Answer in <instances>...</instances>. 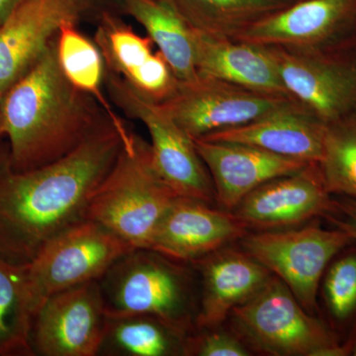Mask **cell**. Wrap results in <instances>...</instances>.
Segmentation results:
<instances>
[{"instance_id":"cell-32","label":"cell","mask_w":356,"mask_h":356,"mask_svg":"<svg viewBox=\"0 0 356 356\" xmlns=\"http://www.w3.org/2000/svg\"><path fill=\"white\" fill-rule=\"evenodd\" d=\"M341 355L356 356V332L355 336L341 343Z\"/></svg>"},{"instance_id":"cell-30","label":"cell","mask_w":356,"mask_h":356,"mask_svg":"<svg viewBox=\"0 0 356 356\" xmlns=\"http://www.w3.org/2000/svg\"><path fill=\"white\" fill-rule=\"evenodd\" d=\"M90 13V17L98 18L103 13H113L125 15L126 0H86Z\"/></svg>"},{"instance_id":"cell-5","label":"cell","mask_w":356,"mask_h":356,"mask_svg":"<svg viewBox=\"0 0 356 356\" xmlns=\"http://www.w3.org/2000/svg\"><path fill=\"white\" fill-rule=\"evenodd\" d=\"M226 323L252 355L339 356V337L322 318L309 314L274 275L234 309Z\"/></svg>"},{"instance_id":"cell-34","label":"cell","mask_w":356,"mask_h":356,"mask_svg":"<svg viewBox=\"0 0 356 356\" xmlns=\"http://www.w3.org/2000/svg\"><path fill=\"white\" fill-rule=\"evenodd\" d=\"M355 30H356V16H355Z\"/></svg>"},{"instance_id":"cell-16","label":"cell","mask_w":356,"mask_h":356,"mask_svg":"<svg viewBox=\"0 0 356 356\" xmlns=\"http://www.w3.org/2000/svg\"><path fill=\"white\" fill-rule=\"evenodd\" d=\"M248 233L233 212L198 199L178 196L159 222L149 248L191 264L240 242Z\"/></svg>"},{"instance_id":"cell-21","label":"cell","mask_w":356,"mask_h":356,"mask_svg":"<svg viewBox=\"0 0 356 356\" xmlns=\"http://www.w3.org/2000/svg\"><path fill=\"white\" fill-rule=\"evenodd\" d=\"M189 334L145 314L107 315L100 356H185Z\"/></svg>"},{"instance_id":"cell-9","label":"cell","mask_w":356,"mask_h":356,"mask_svg":"<svg viewBox=\"0 0 356 356\" xmlns=\"http://www.w3.org/2000/svg\"><path fill=\"white\" fill-rule=\"evenodd\" d=\"M290 102L293 99L284 96L266 95L199 76L191 83H180L177 92L159 106L192 139H201L245 125Z\"/></svg>"},{"instance_id":"cell-10","label":"cell","mask_w":356,"mask_h":356,"mask_svg":"<svg viewBox=\"0 0 356 356\" xmlns=\"http://www.w3.org/2000/svg\"><path fill=\"white\" fill-rule=\"evenodd\" d=\"M291 99L325 124L356 110V62L331 49L266 47Z\"/></svg>"},{"instance_id":"cell-12","label":"cell","mask_w":356,"mask_h":356,"mask_svg":"<svg viewBox=\"0 0 356 356\" xmlns=\"http://www.w3.org/2000/svg\"><path fill=\"white\" fill-rule=\"evenodd\" d=\"M334 197L317 163L274 178L250 192L232 211L248 232L296 228L329 216Z\"/></svg>"},{"instance_id":"cell-18","label":"cell","mask_w":356,"mask_h":356,"mask_svg":"<svg viewBox=\"0 0 356 356\" xmlns=\"http://www.w3.org/2000/svg\"><path fill=\"white\" fill-rule=\"evenodd\" d=\"M191 264L198 274L200 284L196 327L225 324L232 311L254 296L273 276L266 266L242 248L232 245Z\"/></svg>"},{"instance_id":"cell-25","label":"cell","mask_w":356,"mask_h":356,"mask_svg":"<svg viewBox=\"0 0 356 356\" xmlns=\"http://www.w3.org/2000/svg\"><path fill=\"white\" fill-rule=\"evenodd\" d=\"M33 312L25 266L0 259V356H31Z\"/></svg>"},{"instance_id":"cell-17","label":"cell","mask_w":356,"mask_h":356,"mask_svg":"<svg viewBox=\"0 0 356 356\" xmlns=\"http://www.w3.org/2000/svg\"><path fill=\"white\" fill-rule=\"evenodd\" d=\"M193 140L212 178L216 205L229 212L261 185L312 163L240 143Z\"/></svg>"},{"instance_id":"cell-33","label":"cell","mask_w":356,"mask_h":356,"mask_svg":"<svg viewBox=\"0 0 356 356\" xmlns=\"http://www.w3.org/2000/svg\"><path fill=\"white\" fill-rule=\"evenodd\" d=\"M4 95H6V92H4L3 89L0 86V110H1V103L2 99H3ZM2 137H3V136H2L1 133V115H0V139H1Z\"/></svg>"},{"instance_id":"cell-20","label":"cell","mask_w":356,"mask_h":356,"mask_svg":"<svg viewBox=\"0 0 356 356\" xmlns=\"http://www.w3.org/2000/svg\"><path fill=\"white\" fill-rule=\"evenodd\" d=\"M192 37L199 76L214 77L266 95L289 97L266 47L195 30H192Z\"/></svg>"},{"instance_id":"cell-4","label":"cell","mask_w":356,"mask_h":356,"mask_svg":"<svg viewBox=\"0 0 356 356\" xmlns=\"http://www.w3.org/2000/svg\"><path fill=\"white\" fill-rule=\"evenodd\" d=\"M178 197L159 175L149 143L131 131L89 202L88 219L133 248H149L166 211Z\"/></svg>"},{"instance_id":"cell-15","label":"cell","mask_w":356,"mask_h":356,"mask_svg":"<svg viewBox=\"0 0 356 356\" xmlns=\"http://www.w3.org/2000/svg\"><path fill=\"white\" fill-rule=\"evenodd\" d=\"M356 0H297L255 23L238 41L293 50L331 49L339 35L355 25Z\"/></svg>"},{"instance_id":"cell-24","label":"cell","mask_w":356,"mask_h":356,"mask_svg":"<svg viewBox=\"0 0 356 356\" xmlns=\"http://www.w3.org/2000/svg\"><path fill=\"white\" fill-rule=\"evenodd\" d=\"M57 57L67 81L95 99L117 126L126 127L127 124L115 112L103 90L105 63L102 51L95 41L79 31L76 23L67 22L60 27L57 36Z\"/></svg>"},{"instance_id":"cell-1","label":"cell","mask_w":356,"mask_h":356,"mask_svg":"<svg viewBox=\"0 0 356 356\" xmlns=\"http://www.w3.org/2000/svg\"><path fill=\"white\" fill-rule=\"evenodd\" d=\"M131 131L109 119L64 158L26 172L13 170L8 146L0 144V259L26 266L58 234L86 219Z\"/></svg>"},{"instance_id":"cell-13","label":"cell","mask_w":356,"mask_h":356,"mask_svg":"<svg viewBox=\"0 0 356 356\" xmlns=\"http://www.w3.org/2000/svg\"><path fill=\"white\" fill-rule=\"evenodd\" d=\"M90 17L86 0H23L0 24V86L6 92L43 56L60 27Z\"/></svg>"},{"instance_id":"cell-28","label":"cell","mask_w":356,"mask_h":356,"mask_svg":"<svg viewBox=\"0 0 356 356\" xmlns=\"http://www.w3.org/2000/svg\"><path fill=\"white\" fill-rule=\"evenodd\" d=\"M243 339L227 323L217 327H196L187 336L185 356H250Z\"/></svg>"},{"instance_id":"cell-8","label":"cell","mask_w":356,"mask_h":356,"mask_svg":"<svg viewBox=\"0 0 356 356\" xmlns=\"http://www.w3.org/2000/svg\"><path fill=\"white\" fill-rule=\"evenodd\" d=\"M104 86L113 104L147 128L151 136L154 165L168 186L178 196L216 205L212 178L191 136L158 103L140 96L106 67Z\"/></svg>"},{"instance_id":"cell-27","label":"cell","mask_w":356,"mask_h":356,"mask_svg":"<svg viewBox=\"0 0 356 356\" xmlns=\"http://www.w3.org/2000/svg\"><path fill=\"white\" fill-rule=\"evenodd\" d=\"M318 165L332 195L356 199V110L325 124Z\"/></svg>"},{"instance_id":"cell-3","label":"cell","mask_w":356,"mask_h":356,"mask_svg":"<svg viewBox=\"0 0 356 356\" xmlns=\"http://www.w3.org/2000/svg\"><path fill=\"white\" fill-rule=\"evenodd\" d=\"M107 315L145 314L191 334L196 327L200 284L191 264L152 248H134L98 280Z\"/></svg>"},{"instance_id":"cell-26","label":"cell","mask_w":356,"mask_h":356,"mask_svg":"<svg viewBox=\"0 0 356 356\" xmlns=\"http://www.w3.org/2000/svg\"><path fill=\"white\" fill-rule=\"evenodd\" d=\"M320 317L343 343L356 332V243L341 250L318 288Z\"/></svg>"},{"instance_id":"cell-11","label":"cell","mask_w":356,"mask_h":356,"mask_svg":"<svg viewBox=\"0 0 356 356\" xmlns=\"http://www.w3.org/2000/svg\"><path fill=\"white\" fill-rule=\"evenodd\" d=\"M107 314L98 280L53 295L33 318L34 355L98 356Z\"/></svg>"},{"instance_id":"cell-22","label":"cell","mask_w":356,"mask_h":356,"mask_svg":"<svg viewBox=\"0 0 356 356\" xmlns=\"http://www.w3.org/2000/svg\"><path fill=\"white\" fill-rule=\"evenodd\" d=\"M192 30L236 39L248 28L297 0H159Z\"/></svg>"},{"instance_id":"cell-2","label":"cell","mask_w":356,"mask_h":356,"mask_svg":"<svg viewBox=\"0 0 356 356\" xmlns=\"http://www.w3.org/2000/svg\"><path fill=\"white\" fill-rule=\"evenodd\" d=\"M0 115L11 166L17 172L64 158L110 119L95 99L74 88L63 74L57 37L6 91Z\"/></svg>"},{"instance_id":"cell-6","label":"cell","mask_w":356,"mask_h":356,"mask_svg":"<svg viewBox=\"0 0 356 356\" xmlns=\"http://www.w3.org/2000/svg\"><path fill=\"white\" fill-rule=\"evenodd\" d=\"M355 243L339 228L317 220L296 228L248 232L241 248L280 278L309 314L320 317L318 288L325 269L344 248Z\"/></svg>"},{"instance_id":"cell-14","label":"cell","mask_w":356,"mask_h":356,"mask_svg":"<svg viewBox=\"0 0 356 356\" xmlns=\"http://www.w3.org/2000/svg\"><path fill=\"white\" fill-rule=\"evenodd\" d=\"M95 44L105 67L120 76L140 96L163 103L177 92L180 81L154 42L143 37L113 13H103L97 20Z\"/></svg>"},{"instance_id":"cell-19","label":"cell","mask_w":356,"mask_h":356,"mask_svg":"<svg viewBox=\"0 0 356 356\" xmlns=\"http://www.w3.org/2000/svg\"><path fill=\"white\" fill-rule=\"evenodd\" d=\"M325 130L324 122L293 100L245 125L219 131L201 139L240 143L285 158L318 163Z\"/></svg>"},{"instance_id":"cell-29","label":"cell","mask_w":356,"mask_h":356,"mask_svg":"<svg viewBox=\"0 0 356 356\" xmlns=\"http://www.w3.org/2000/svg\"><path fill=\"white\" fill-rule=\"evenodd\" d=\"M325 220L334 225V228L348 233L356 243V199L344 196L334 198V209Z\"/></svg>"},{"instance_id":"cell-7","label":"cell","mask_w":356,"mask_h":356,"mask_svg":"<svg viewBox=\"0 0 356 356\" xmlns=\"http://www.w3.org/2000/svg\"><path fill=\"white\" fill-rule=\"evenodd\" d=\"M134 248L106 227L88 218L58 234L25 266L34 316L47 299L99 280Z\"/></svg>"},{"instance_id":"cell-31","label":"cell","mask_w":356,"mask_h":356,"mask_svg":"<svg viewBox=\"0 0 356 356\" xmlns=\"http://www.w3.org/2000/svg\"><path fill=\"white\" fill-rule=\"evenodd\" d=\"M22 1L23 0H0V24Z\"/></svg>"},{"instance_id":"cell-23","label":"cell","mask_w":356,"mask_h":356,"mask_svg":"<svg viewBox=\"0 0 356 356\" xmlns=\"http://www.w3.org/2000/svg\"><path fill=\"white\" fill-rule=\"evenodd\" d=\"M125 15L146 29L180 83L197 79L192 30L170 6L159 0H126Z\"/></svg>"}]
</instances>
